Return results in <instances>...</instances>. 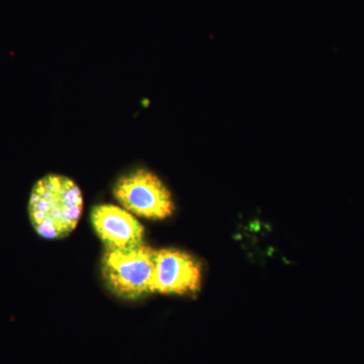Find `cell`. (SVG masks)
<instances>
[{
    "label": "cell",
    "mask_w": 364,
    "mask_h": 364,
    "mask_svg": "<svg viewBox=\"0 0 364 364\" xmlns=\"http://www.w3.org/2000/svg\"><path fill=\"white\" fill-rule=\"evenodd\" d=\"M82 210V193L69 177L49 174L33 186L28 215L33 229L43 238L68 236L77 226Z\"/></svg>",
    "instance_id": "obj_1"
},
{
    "label": "cell",
    "mask_w": 364,
    "mask_h": 364,
    "mask_svg": "<svg viewBox=\"0 0 364 364\" xmlns=\"http://www.w3.org/2000/svg\"><path fill=\"white\" fill-rule=\"evenodd\" d=\"M155 258L156 251L145 244L124 250H105L102 260L105 286L126 299L152 293Z\"/></svg>",
    "instance_id": "obj_2"
},
{
    "label": "cell",
    "mask_w": 364,
    "mask_h": 364,
    "mask_svg": "<svg viewBox=\"0 0 364 364\" xmlns=\"http://www.w3.org/2000/svg\"><path fill=\"white\" fill-rule=\"evenodd\" d=\"M112 193L124 210L138 217L164 220L173 214L171 193L149 170L135 169L119 177Z\"/></svg>",
    "instance_id": "obj_3"
},
{
    "label": "cell",
    "mask_w": 364,
    "mask_h": 364,
    "mask_svg": "<svg viewBox=\"0 0 364 364\" xmlns=\"http://www.w3.org/2000/svg\"><path fill=\"white\" fill-rule=\"evenodd\" d=\"M202 284V268L198 261L177 249L156 251L152 293L193 294Z\"/></svg>",
    "instance_id": "obj_4"
},
{
    "label": "cell",
    "mask_w": 364,
    "mask_h": 364,
    "mask_svg": "<svg viewBox=\"0 0 364 364\" xmlns=\"http://www.w3.org/2000/svg\"><path fill=\"white\" fill-rule=\"evenodd\" d=\"M91 224L105 250H124L144 244V228L124 208L97 205L91 210Z\"/></svg>",
    "instance_id": "obj_5"
}]
</instances>
